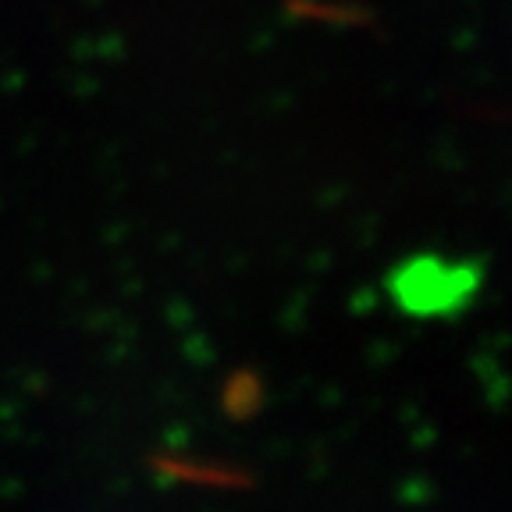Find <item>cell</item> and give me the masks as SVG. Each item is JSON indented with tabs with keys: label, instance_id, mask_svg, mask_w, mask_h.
<instances>
[]
</instances>
